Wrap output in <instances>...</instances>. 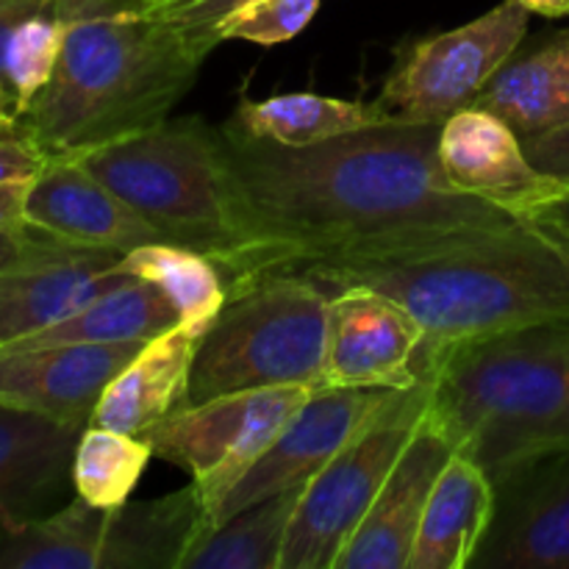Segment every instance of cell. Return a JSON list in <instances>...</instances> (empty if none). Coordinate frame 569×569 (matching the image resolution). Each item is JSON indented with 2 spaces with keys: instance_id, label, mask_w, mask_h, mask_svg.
Returning <instances> with one entry per match:
<instances>
[{
  "instance_id": "obj_13",
  "label": "cell",
  "mask_w": 569,
  "mask_h": 569,
  "mask_svg": "<svg viewBox=\"0 0 569 569\" xmlns=\"http://www.w3.org/2000/svg\"><path fill=\"white\" fill-rule=\"evenodd\" d=\"M144 342L0 348V406L87 428L111 378Z\"/></svg>"
},
{
  "instance_id": "obj_5",
  "label": "cell",
  "mask_w": 569,
  "mask_h": 569,
  "mask_svg": "<svg viewBox=\"0 0 569 569\" xmlns=\"http://www.w3.org/2000/svg\"><path fill=\"white\" fill-rule=\"evenodd\" d=\"M94 178L142 214L164 242L211 256L222 272L242 256L214 126L176 117L78 156Z\"/></svg>"
},
{
  "instance_id": "obj_19",
  "label": "cell",
  "mask_w": 569,
  "mask_h": 569,
  "mask_svg": "<svg viewBox=\"0 0 569 569\" xmlns=\"http://www.w3.org/2000/svg\"><path fill=\"white\" fill-rule=\"evenodd\" d=\"M198 339L200 333L181 322L148 339L103 389L89 426L142 437L181 411Z\"/></svg>"
},
{
  "instance_id": "obj_9",
  "label": "cell",
  "mask_w": 569,
  "mask_h": 569,
  "mask_svg": "<svg viewBox=\"0 0 569 569\" xmlns=\"http://www.w3.org/2000/svg\"><path fill=\"white\" fill-rule=\"evenodd\" d=\"M531 11L503 0L487 14L409 44L381 89V109L400 122L442 126L478 100L503 61L528 37Z\"/></svg>"
},
{
  "instance_id": "obj_29",
  "label": "cell",
  "mask_w": 569,
  "mask_h": 569,
  "mask_svg": "<svg viewBox=\"0 0 569 569\" xmlns=\"http://www.w3.org/2000/svg\"><path fill=\"white\" fill-rule=\"evenodd\" d=\"M61 50H64V22L56 14V9L26 17L11 31L3 56V78L14 94L20 122L28 106L42 94V89L53 78Z\"/></svg>"
},
{
  "instance_id": "obj_16",
  "label": "cell",
  "mask_w": 569,
  "mask_h": 569,
  "mask_svg": "<svg viewBox=\"0 0 569 569\" xmlns=\"http://www.w3.org/2000/svg\"><path fill=\"white\" fill-rule=\"evenodd\" d=\"M439 164L459 192L520 211L559 189L528 161L515 128L483 106H467L439 128Z\"/></svg>"
},
{
  "instance_id": "obj_40",
  "label": "cell",
  "mask_w": 569,
  "mask_h": 569,
  "mask_svg": "<svg viewBox=\"0 0 569 569\" xmlns=\"http://www.w3.org/2000/svg\"><path fill=\"white\" fill-rule=\"evenodd\" d=\"M187 3H194V0H164V3L156 6L153 11H170V9H178V6H187Z\"/></svg>"
},
{
  "instance_id": "obj_1",
  "label": "cell",
  "mask_w": 569,
  "mask_h": 569,
  "mask_svg": "<svg viewBox=\"0 0 569 569\" xmlns=\"http://www.w3.org/2000/svg\"><path fill=\"white\" fill-rule=\"evenodd\" d=\"M437 122H383L287 148L239 122L214 126L242 256L226 281L259 272L400 261L520 226L459 192L439 164Z\"/></svg>"
},
{
  "instance_id": "obj_37",
  "label": "cell",
  "mask_w": 569,
  "mask_h": 569,
  "mask_svg": "<svg viewBox=\"0 0 569 569\" xmlns=\"http://www.w3.org/2000/svg\"><path fill=\"white\" fill-rule=\"evenodd\" d=\"M22 198H26V187H0V228L26 231L28 222L22 217Z\"/></svg>"
},
{
  "instance_id": "obj_6",
  "label": "cell",
  "mask_w": 569,
  "mask_h": 569,
  "mask_svg": "<svg viewBox=\"0 0 569 569\" xmlns=\"http://www.w3.org/2000/svg\"><path fill=\"white\" fill-rule=\"evenodd\" d=\"M328 306L331 295L303 276L259 272L228 283L220 317L194 348L187 406L264 387H322Z\"/></svg>"
},
{
  "instance_id": "obj_11",
  "label": "cell",
  "mask_w": 569,
  "mask_h": 569,
  "mask_svg": "<svg viewBox=\"0 0 569 569\" xmlns=\"http://www.w3.org/2000/svg\"><path fill=\"white\" fill-rule=\"evenodd\" d=\"M398 389L317 387L217 511L214 528L259 500L311 483ZM211 528V531H214Z\"/></svg>"
},
{
  "instance_id": "obj_22",
  "label": "cell",
  "mask_w": 569,
  "mask_h": 569,
  "mask_svg": "<svg viewBox=\"0 0 569 569\" xmlns=\"http://www.w3.org/2000/svg\"><path fill=\"white\" fill-rule=\"evenodd\" d=\"M198 487L109 511L103 569H183V561L211 531Z\"/></svg>"
},
{
  "instance_id": "obj_32",
  "label": "cell",
  "mask_w": 569,
  "mask_h": 569,
  "mask_svg": "<svg viewBox=\"0 0 569 569\" xmlns=\"http://www.w3.org/2000/svg\"><path fill=\"white\" fill-rule=\"evenodd\" d=\"M48 164L50 156L28 133L0 137V187H28Z\"/></svg>"
},
{
  "instance_id": "obj_31",
  "label": "cell",
  "mask_w": 569,
  "mask_h": 569,
  "mask_svg": "<svg viewBox=\"0 0 569 569\" xmlns=\"http://www.w3.org/2000/svg\"><path fill=\"white\" fill-rule=\"evenodd\" d=\"M67 248H70V242L48 237V233L37 231V228H26V231L0 228V276L53 259V256H59Z\"/></svg>"
},
{
  "instance_id": "obj_17",
  "label": "cell",
  "mask_w": 569,
  "mask_h": 569,
  "mask_svg": "<svg viewBox=\"0 0 569 569\" xmlns=\"http://www.w3.org/2000/svg\"><path fill=\"white\" fill-rule=\"evenodd\" d=\"M122 253L70 244L59 256L0 276V348L44 331L131 281L117 270Z\"/></svg>"
},
{
  "instance_id": "obj_14",
  "label": "cell",
  "mask_w": 569,
  "mask_h": 569,
  "mask_svg": "<svg viewBox=\"0 0 569 569\" xmlns=\"http://www.w3.org/2000/svg\"><path fill=\"white\" fill-rule=\"evenodd\" d=\"M453 453V439L426 411L333 569H409L431 489Z\"/></svg>"
},
{
  "instance_id": "obj_24",
  "label": "cell",
  "mask_w": 569,
  "mask_h": 569,
  "mask_svg": "<svg viewBox=\"0 0 569 569\" xmlns=\"http://www.w3.org/2000/svg\"><path fill=\"white\" fill-rule=\"evenodd\" d=\"M109 511L76 495L50 515L0 533V569H103Z\"/></svg>"
},
{
  "instance_id": "obj_38",
  "label": "cell",
  "mask_w": 569,
  "mask_h": 569,
  "mask_svg": "<svg viewBox=\"0 0 569 569\" xmlns=\"http://www.w3.org/2000/svg\"><path fill=\"white\" fill-rule=\"evenodd\" d=\"M9 133H22V122L14 103V94H11L6 78L0 76V137H9Z\"/></svg>"
},
{
  "instance_id": "obj_18",
  "label": "cell",
  "mask_w": 569,
  "mask_h": 569,
  "mask_svg": "<svg viewBox=\"0 0 569 569\" xmlns=\"http://www.w3.org/2000/svg\"><path fill=\"white\" fill-rule=\"evenodd\" d=\"M81 426L0 406V533L42 517L72 487Z\"/></svg>"
},
{
  "instance_id": "obj_28",
  "label": "cell",
  "mask_w": 569,
  "mask_h": 569,
  "mask_svg": "<svg viewBox=\"0 0 569 569\" xmlns=\"http://www.w3.org/2000/svg\"><path fill=\"white\" fill-rule=\"evenodd\" d=\"M153 448L139 433L87 426L72 453V489L98 509H120L131 500Z\"/></svg>"
},
{
  "instance_id": "obj_34",
  "label": "cell",
  "mask_w": 569,
  "mask_h": 569,
  "mask_svg": "<svg viewBox=\"0 0 569 569\" xmlns=\"http://www.w3.org/2000/svg\"><path fill=\"white\" fill-rule=\"evenodd\" d=\"M520 217L528 226L539 228V231L559 239L561 244L569 248V187L553 189L550 194L539 198L537 203L526 206L520 211Z\"/></svg>"
},
{
  "instance_id": "obj_23",
  "label": "cell",
  "mask_w": 569,
  "mask_h": 569,
  "mask_svg": "<svg viewBox=\"0 0 569 569\" xmlns=\"http://www.w3.org/2000/svg\"><path fill=\"white\" fill-rule=\"evenodd\" d=\"M178 326L176 306L167 300L156 283L131 281L120 283L111 292L81 309L78 315L31 333V337L11 342L6 348H37V345H117V342H148L167 328Z\"/></svg>"
},
{
  "instance_id": "obj_3",
  "label": "cell",
  "mask_w": 569,
  "mask_h": 569,
  "mask_svg": "<svg viewBox=\"0 0 569 569\" xmlns=\"http://www.w3.org/2000/svg\"><path fill=\"white\" fill-rule=\"evenodd\" d=\"M328 295L365 287L398 300L426 331V353L515 328L569 320V248L526 220L509 231L400 261L287 272Z\"/></svg>"
},
{
  "instance_id": "obj_39",
  "label": "cell",
  "mask_w": 569,
  "mask_h": 569,
  "mask_svg": "<svg viewBox=\"0 0 569 569\" xmlns=\"http://www.w3.org/2000/svg\"><path fill=\"white\" fill-rule=\"evenodd\" d=\"M531 14L548 17V20H559L569 17V0H520Z\"/></svg>"
},
{
  "instance_id": "obj_33",
  "label": "cell",
  "mask_w": 569,
  "mask_h": 569,
  "mask_svg": "<svg viewBox=\"0 0 569 569\" xmlns=\"http://www.w3.org/2000/svg\"><path fill=\"white\" fill-rule=\"evenodd\" d=\"M528 161L550 181L569 187V122L522 142Z\"/></svg>"
},
{
  "instance_id": "obj_7",
  "label": "cell",
  "mask_w": 569,
  "mask_h": 569,
  "mask_svg": "<svg viewBox=\"0 0 569 569\" xmlns=\"http://www.w3.org/2000/svg\"><path fill=\"white\" fill-rule=\"evenodd\" d=\"M431 403V378L398 389L387 406L306 487L278 569H333Z\"/></svg>"
},
{
  "instance_id": "obj_35",
  "label": "cell",
  "mask_w": 569,
  "mask_h": 569,
  "mask_svg": "<svg viewBox=\"0 0 569 569\" xmlns=\"http://www.w3.org/2000/svg\"><path fill=\"white\" fill-rule=\"evenodd\" d=\"M242 3L244 0H194V3L178 6V9H170V11H156V14H161V17H167V20H176V22H181V26L200 31V28L211 26V22H217L220 17H226L228 11H233L237 6H242Z\"/></svg>"
},
{
  "instance_id": "obj_10",
  "label": "cell",
  "mask_w": 569,
  "mask_h": 569,
  "mask_svg": "<svg viewBox=\"0 0 569 569\" xmlns=\"http://www.w3.org/2000/svg\"><path fill=\"white\" fill-rule=\"evenodd\" d=\"M470 569H569V445L495 481V515Z\"/></svg>"
},
{
  "instance_id": "obj_21",
  "label": "cell",
  "mask_w": 569,
  "mask_h": 569,
  "mask_svg": "<svg viewBox=\"0 0 569 569\" xmlns=\"http://www.w3.org/2000/svg\"><path fill=\"white\" fill-rule=\"evenodd\" d=\"M495 515V483L456 450L428 498L409 569H470Z\"/></svg>"
},
{
  "instance_id": "obj_20",
  "label": "cell",
  "mask_w": 569,
  "mask_h": 569,
  "mask_svg": "<svg viewBox=\"0 0 569 569\" xmlns=\"http://www.w3.org/2000/svg\"><path fill=\"white\" fill-rule=\"evenodd\" d=\"M476 106L495 111L526 139L569 122V28L539 33L503 61Z\"/></svg>"
},
{
  "instance_id": "obj_25",
  "label": "cell",
  "mask_w": 569,
  "mask_h": 569,
  "mask_svg": "<svg viewBox=\"0 0 569 569\" xmlns=\"http://www.w3.org/2000/svg\"><path fill=\"white\" fill-rule=\"evenodd\" d=\"M231 120L253 137L287 148H306L361 128L383 126L392 122V117L381 109L378 100L365 103V100L328 98L315 92H289L264 100H242Z\"/></svg>"
},
{
  "instance_id": "obj_30",
  "label": "cell",
  "mask_w": 569,
  "mask_h": 569,
  "mask_svg": "<svg viewBox=\"0 0 569 569\" xmlns=\"http://www.w3.org/2000/svg\"><path fill=\"white\" fill-rule=\"evenodd\" d=\"M322 0H244L226 17L198 33L209 48H217L228 39H242L256 44H283L292 42L300 31L309 28Z\"/></svg>"
},
{
  "instance_id": "obj_41",
  "label": "cell",
  "mask_w": 569,
  "mask_h": 569,
  "mask_svg": "<svg viewBox=\"0 0 569 569\" xmlns=\"http://www.w3.org/2000/svg\"><path fill=\"white\" fill-rule=\"evenodd\" d=\"M144 3H148L150 9H156V6H161V3H164V0H144Z\"/></svg>"
},
{
  "instance_id": "obj_15",
  "label": "cell",
  "mask_w": 569,
  "mask_h": 569,
  "mask_svg": "<svg viewBox=\"0 0 569 569\" xmlns=\"http://www.w3.org/2000/svg\"><path fill=\"white\" fill-rule=\"evenodd\" d=\"M22 217L28 228L83 248L128 253L150 242H164L159 231L117 198L78 159H50L26 187Z\"/></svg>"
},
{
  "instance_id": "obj_2",
  "label": "cell",
  "mask_w": 569,
  "mask_h": 569,
  "mask_svg": "<svg viewBox=\"0 0 569 569\" xmlns=\"http://www.w3.org/2000/svg\"><path fill=\"white\" fill-rule=\"evenodd\" d=\"M64 50L53 78L22 114V133L50 159L170 120L214 48L144 0H56Z\"/></svg>"
},
{
  "instance_id": "obj_36",
  "label": "cell",
  "mask_w": 569,
  "mask_h": 569,
  "mask_svg": "<svg viewBox=\"0 0 569 569\" xmlns=\"http://www.w3.org/2000/svg\"><path fill=\"white\" fill-rule=\"evenodd\" d=\"M48 9H56V0H0V76H3V56L11 31H14L26 17L39 14V11Z\"/></svg>"
},
{
  "instance_id": "obj_4",
  "label": "cell",
  "mask_w": 569,
  "mask_h": 569,
  "mask_svg": "<svg viewBox=\"0 0 569 569\" xmlns=\"http://www.w3.org/2000/svg\"><path fill=\"white\" fill-rule=\"evenodd\" d=\"M428 415L492 483L569 445V320L467 339L426 353Z\"/></svg>"
},
{
  "instance_id": "obj_26",
  "label": "cell",
  "mask_w": 569,
  "mask_h": 569,
  "mask_svg": "<svg viewBox=\"0 0 569 569\" xmlns=\"http://www.w3.org/2000/svg\"><path fill=\"white\" fill-rule=\"evenodd\" d=\"M117 270L128 278L150 281L167 295L178 322L203 337L228 300L222 267L200 250L176 242H150L120 256Z\"/></svg>"
},
{
  "instance_id": "obj_12",
  "label": "cell",
  "mask_w": 569,
  "mask_h": 569,
  "mask_svg": "<svg viewBox=\"0 0 569 569\" xmlns=\"http://www.w3.org/2000/svg\"><path fill=\"white\" fill-rule=\"evenodd\" d=\"M426 331L406 306L376 289L331 295L322 387L403 389L426 378Z\"/></svg>"
},
{
  "instance_id": "obj_8",
  "label": "cell",
  "mask_w": 569,
  "mask_h": 569,
  "mask_svg": "<svg viewBox=\"0 0 569 569\" xmlns=\"http://www.w3.org/2000/svg\"><path fill=\"white\" fill-rule=\"evenodd\" d=\"M315 389L289 383L220 395L176 411L142 437L153 456L189 472L214 526L222 500L253 470Z\"/></svg>"
},
{
  "instance_id": "obj_27",
  "label": "cell",
  "mask_w": 569,
  "mask_h": 569,
  "mask_svg": "<svg viewBox=\"0 0 569 569\" xmlns=\"http://www.w3.org/2000/svg\"><path fill=\"white\" fill-rule=\"evenodd\" d=\"M306 487L283 489L206 533L183 569H278Z\"/></svg>"
}]
</instances>
